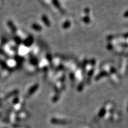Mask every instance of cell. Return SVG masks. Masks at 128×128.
<instances>
[{
    "label": "cell",
    "mask_w": 128,
    "mask_h": 128,
    "mask_svg": "<svg viewBox=\"0 0 128 128\" xmlns=\"http://www.w3.org/2000/svg\"><path fill=\"white\" fill-rule=\"evenodd\" d=\"M34 41V37H33L32 35H30L26 38L24 41L22 42V43L24 44L25 47H29L33 44Z\"/></svg>",
    "instance_id": "6da1fadb"
},
{
    "label": "cell",
    "mask_w": 128,
    "mask_h": 128,
    "mask_svg": "<svg viewBox=\"0 0 128 128\" xmlns=\"http://www.w3.org/2000/svg\"><path fill=\"white\" fill-rule=\"evenodd\" d=\"M7 26L9 27V28L11 30V31L13 33H16L17 31V27L14 24V23L11 20H8L7 22Z\"/></svg>",
    "instance_id": "7a4b0ae2"
},
{
    "label": "cell",
    "mask_w": 128,
    "mask_h": 128,
    "mask_svg": "<svg viewBox=\"0 0 128 128\" xmlns=\"http://www.w3.org/2000/svg\"><path fill=\"white\" fill-rule=\"evenodd\" d=\"M41 20L43 24L45 25L46 27H49L51 25V23L49 19L48 16L45 14H43L41 17Z\"/></svg>",
    "instance_id": "3957f363"
},
{
    "label": "cell",
    "mask_w": 128,
    "mask_h": 128,
    "mask_svg": "<svg viewBox=\"0 0 128 128\" xmlns=\"http://www.w3.org/2000/svg\"><path fill=\"white\" fill-rule=\"evenodd\" d=\"M32 28L36 32H41L42 30V27L37 23H33L32 25Z\"/></svg>",
    "instance_id": "277c9868"
},
{
    "label": "cell",
    "mask_w": 128,
    "mask_h": 128,
    "mask_svg": "<svg viewBox=\"0 0 128 128\" xmlns=\"http://www.w3.org/2000/svg\"><path fill=\"white\" fill-rule=\"evenodd\" d=\"M38 86H38V84H35V85L32 86L28 91L29 95H31V94H32L33 93H34L36 91L37 89L38 88Z\"/></svg>",
    "instance_id": "5b68a950"
},
{
    "label": "cell",
    "mask_w": 128,
    "mask_h": 128,
    "mask_svg": "<svg viewBox=\"0 0 128 128\" xmlns=\"http://www.w3.org/2000/svg\"><path fill=\"white\" fill-rule=\"evenodd\" d=\"M14 41L15 42H16L17 44H20L21 43H22V41L21 40V38L19 37V36H16L14 37Z\"/></svg>",
    "instance_id": "8992f818"
},
{
    "label": "cell",
    "mask_w": 128,
    "mask_h": 128,
    "mask_svg": "<svg viewBox=\"0 0 128 128\" xmlns=\"http://www.w3.org/2000/svg\"><path fill=\"white\" fill-rule=\"evenodd\" d=\"M30 63H31L32 65H37V64H38V60H37V59H36L35 58H32L31 59H30Z\"/></svg>",
    "instance_id": "52a82bcc"
},
{
    "label": "cell",
    "mask_w": 128,
    "mask_h": 128,
    "mask_svg": "<svg viewBox=\"0 0 128 128\" xmlns=\"http://www.w3.org/2000/svg\"><path fill=\"white\" fill-rule=\"evenodd\" d=\"M52 3L54 5V6L56 7H57V8H59L60 7V6L59 3V2L58 0H52Z\"/></svg>",
    "instance_id": "ba28073f"
},
{
    "label": "cell",
    "mask_w": 128,
    "mask_h": 128,
    "mask_svg": "<svg viewBox=\"0 0 128 128\" xmlns=\"http://www.w3.org/2000/svg\"><path fill=\"white\" fill-rule=\"evenodd\" d=\"M70 22L67 21L66 22H65V23H64L63 24V28H67L69 27H70Z\"/></svg>",
    "instance_id": "9c48e42d"
}]
</instances>
